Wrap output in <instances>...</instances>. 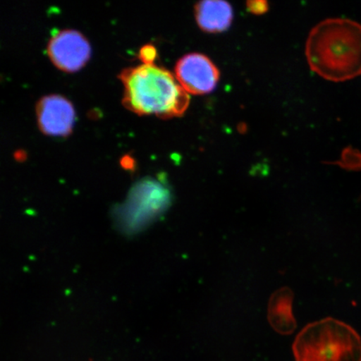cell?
Wrapping results in <instances>:
<instances>
[{
	"instance_id": "cell-1",
	"label": "cell",
	"mask_w": 361,
	"mask_h": 361,
	"mask_svg": "<svg viewBox=\"0 0 361 361\" xmlns=\"http://www.w3.org/2000/svg\"><path fill=\"white\" fill-rule=\"evenodd\" d=\"M311 70L324 79L345 81L361 75V25L341 18L320 22L306 44Z\"/></svg>"
},
{
	"instance_id": "cell-9",
	"label": "cell",
	"mask_w": 361,
	"mask_h": 361,
	"mask_svg": "<svg viewBox=\"0 0 361 361\" xmlns=\"http://www.w3.org/2000/svg\"><path fill=\"white\" fill-rule=\"evenodd\" d=\"M332 164L349 171L361 170V153L355 149L347 147L343 151L341 159Z\"/></svg>"
},
{
	"instance_id": "cell-7",
	"label": "cell",
	"mask_w": 361,
	"mask_h": 361,
	"mask_svg": "<svg viewBox=\"0 0 361 361\" xmlns=\"http://www.w3.org/2000/svg\"><path fill=\"white\" fill-rule=\"evenodd\" d=\"M195 17L198 26L205 32L220 33L231 25L233 11L228 2L205 0L196 4Z\"/></svg>"
},
{
	"instance_id": "cell-4",
	"label": "cell",
	"mask_w": 361,
	"mask_h": 361,
	"mask_svg": "<svg viewBox=\"0 0 361 361\" xmlns=\"http://www.w3.org/2000/svg\"><path fill=\"white\" fill-rule=\"evenodd\" d=\"M176 78L188 94H205L219 83L220 72L209 57L192 53L180 58L175 67Z\"/></svg>"
},
{
	"instance_id": "cell-2",
	"label": "cell",
	"mask_w": 361,
	"mask_h": 361,
	"mask_svg": "<svg viewBox=\"0 0 361 361\" xmlns=\"http://www.w3.org/2000/svg\"><path fill=\"white\" fill-rule=\"evenodd\" d=\"M120 79L124 85L123 105L138 115L173 118L184 114L190 103L177 78L155 64L126 68Z\"/></svg>"
},
{
	"instance_id": "cell-5",
	"label": "cell",
	"mask_w": 361,
	"mask_h": 361,
	"mask_svg": "<svg viewBox=\"0 0 361 361\" xmlns=\"http://www.w3.org/2000/svg\"><path fill=\"white\" fill-rule=\"evenodd\" d=\"M47 52L59 69L74 72L87 64L90 56V45L78 31L65 30L59 31L49 39Z\"/></svg>"
},
{
	"instance_id": "cell-3",
	"label": "cell",
	"mask_w": 361,
	"mask_h": 361,
	"mask_svg": "<svg viewBox=\"0 0 361 361\" xmlns=\"http://www.w3.org/2000/svg\"><path fill=\"white\" fill-rule=\"evenodd\" d=\"M293 351L295 361H361V338L348 324L326 318L308 324Z\"/></svg>"
},
{
	"instance_id": "cell-6",
	"label": "cell",
	"mask_w": 361,
	"mask_h": 361,
	"mask_svg": "<svg viewBox=\"0 0 361 361\" xmlns=\"http://www.w3.org/2000/svg\"><path fill=\"white\" fill-rule=\"evenodd\" d=\"M36 114L40 130L54 137H66L71 133L75 123V110L72 104L58 94L44 97L36 106Z\"/></svg>"
},
{
	"instance_id": "cell-10",
	"label": "cell",
	"mask_w": 361,
	"mask_h": 361,
	"mask_svg": "<svg viewBox=\"0 0 361 361\" xmlns=\"http://www.w3.org/2000/svg\"><path fill=\"white\" fill-rule=\"evenodd\" d=\"M139 56L143 64H154L157 57L156 48L152 44H147L141 49Z\"/></svg>"
},
{
	"instance_id": "cell-11",
	"label": "cell",
	"mask_w": 361,
	"mask_h": 361,
	"mask_svg": "<svg viewBox=\"0 0 361 361\" xmlns=\"http://www.w3.org/2000/svg\"><path fill=\"white\" fill-rule=\"evenodd\" d=\"M247 10L255 15H262L268 11V3L266 1H248L247 2Z\"/></svg>"
},
{
	"instance_id": "cell-8",
	"label": "cell",
	"mask_w": 361,
	"mask_h": 361,
	"mask_svg": "<svg viewBox=\"0 0 361 361\" xmlns=\"http://www.w3.org/2000/svg\"><path fill=\"white\" fill-rule=\"evenodd\" d=\"M293 300V293L287 287L275 291L269 300V322L281 335H291L297 326L292 312Z\"/></svg>"
}]
</instances>
